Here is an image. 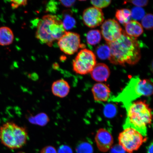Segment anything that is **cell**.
Returning <instances> with one entry per match:
<instances>
[{
    "label": "cell",
    "instance_id": "4",
    "mask_svg": "<svg viewBox=\"0 0 153 153\" xmlns=\"http://www.w3.org/2000/svg\"><path fill=\"white\" fill-rule=\"evenodd\" d=\"M36 37L40 42L52 47L53 43L58 41L66 30L62 20L56 15H45L38 22Z\"/></svg>",
    "mask_w": 153,
    "mask_h": 153
},
{
    "label": "cell",
    "instance_id": "25",
    "mask_svg": "<svg viewBox=\"0 0 153 153\" xmlns=\"http://www.w3.org/2000/svg\"><path fill=\"white\" fill-rule=\"evenodd\" d=\"M117 112L116 107L112 104H108L105 107L104 114L105 116L112 118L115 115Z\"/></svg>",
    "mask_w": 153,
    "mask_h": 153
},
{
    "label": "cell",
    "instance_id": "23",
    "mask_svg": "<svg viewBox=\"0 0 153 153\" xmlns=\"http://www.w3.org/2000/svg\"><path fill=\"white\" fill-rule=\"evenodd\" d=\"M77 153H93L92 146L89 143L83 142L78 145L76 149Z\"/></svg>",
    "mask_w": 153,
    "mask_h": 153
},
{
    "label": "cell",
    "instance_id": "21",
    "mask_svg": "<svg viewBox=\"0 0 153 153\" xmlns=\"http://www.w3.org/2000/svg\"><path fill=\"white\" fill-rule=\"evenodd\" d=\"M96 53L97 56L101 60L108 59L111 55L110 48L108 45H100L97 48Z\"/></svg>",
    "mask_w": 153,
    "mask_h": 153
},
{
    "label": "cell",
    "instance_id": "26",
    "mask_svg": "<svg viewBox=\"0 0 153 153\" xmlns=\"http://www.w3.org/2000/svg\"><path fill=\"white\" fill-rule=\"evenodd\" d=\"M111 1L110 0L91 1V2L94 7L99 9L105 8L109 5Z\"/></svg>",
    "mask_w": 153,
    "mask_h": 153
},
{
    "label": "cell",
    "instance_id": "24",
    "mask_svg": "<svg viewBox=\"0 0 153 153\" xmlns=\"http://www.w3.org/2000/svg\"><path fill=\"white\" fill-rule=\"evenodd\" d=\"M153 18L152 14H148L145 15L142 19V26L146 30H152L153 27Z\"/></svg>",
    "mask_w": 153,
    "mask_h": 153
},
{
    "label": "cell",
    "instance_id": "7",
    "mask_svg": "<svg viewBox=\"0 0 153 153\" xmlns=\"http://www.w3.org/2000/svg\"><path fill=\"white\" fill-rule=\"evenodd\" d=\"M97 64L94 53L88 49L82 50L73 61V68L76 74L85 75L90 73Z\"/></svg>",
    "mask_w": 153,
    "mask_h": 153
},
{
    "label": "cell",
    "instance_id": "8",
    "mask_svg": "<svg viewBox=\"0 0 153 153\" xmlns=\"http://www.w3.org/2000/svg\"><path fill=\"white\" fill-rule=\"evenodd\" d=\"M61 51L65 54L72 55L78 51L80 48L85 45L81 44L79 34L71 32L66 31L57 42Z\"/></svg>",
    "mask_w": 153,
    "mask_h": 153
},
{
    "label": "cell",
    "instance_id": "20",
    "mask_svg": "<svg viewBox=\"0 0 153 153\" xmlns=\"http://www.w3.org/2000/svg\"><path fill=\"white\" fill-rule=\"evenodd\" d=\"M30 121L32 123L37 124L41 126L46 125L49 121V117L46 114L42 113L37 115L34 117L29 118Z\"/></svg>",
    "mask_w": 153,
    "mask_h": 153
},
{
    "label": "cell",
    "instance_id": "10",
    "mask_svg": "<svg viewBox=\"0 0 153 153\" xmlns=\"http://www.w3.org/2000/svg\"><path fill=\"white\" fill-rule=\"evenodd\" d=\"M104 14L101 9L94 7L85 10L83 13V20L85 25L90 28L100 26L104 22Z\"/></svg>",
    "mask_w": 153,
    "mask_h": 153
},
{
    "label": "cell",
    "instance_id": "16",
    "mask_svg": "<svg viewBox=\"0 0 153 153\" xmlns=\"http://www.w3.org/2000/svg\"><path fill=\"white\" fill-rule=\"evenodd\" d=\"M14 33L10 28L6 26L0 27V45H11L14 41Z\"/></svg>",
    "mask_w": 153,
    "mask_h": 153
},
{
    "label": "cell",
    "instance_id": "28",
    "mask_svg": "<svg viewBox=\"0 0 153 153\" xmlns=\"http://www.w3.org/2000/svg\"><path fill=\"white\" fill-rule=\"evenodd\" d=\"M128 2L131 3L137 7H143L146 6L148 5L149 1L146 0H141V1H127Z\"/></svg>",
    "mask_w": 153,
    "mask_h": 153
},
{
    "label": "cell",
    "instance_id": "3",
    "mask_svg": "<svg viewBox=\"0 0 153 153\" xmlns=\"http://www.w3.org/2000/svg\"><path fill=\"white\" fill-rule=\"evenodd\" d=\"M153 93L152 80L141 79L138 76L131 78L121 92L113 97L111 101L121 103L125 108L142 96L150 97Z\"/></svg>",
    "mask_w": 153,
    "mask_h": 153
},
{
    "label": "cell",
    "instance_id": "14",
    "mask_svg": "<svg viewBox=\"0 0 153 153\" xmlns=\"http://www.w3.org/2000/svg\"><path fill=\"white\" fill-rule=\"evenodd\" d=\"M70 88L68 82L64 79H60L53 82L51 85V91L55 96L63 98L68 95Z\"/></svg>",
    "mask_w": 153,
    "mask_h": 153
},
{
    "label": "cell",
    "instance_id": "17",
    "mask_svg": "<svg viewBox=\"0 0 153 153\" xmlns=\"http://www.w3.org/2000/svg\"><path fill=\"white\" fill-rule=\"evenodd\" d=\"M62 17V22L65 30H71L76 26V20L72 16L71 11L68 10L63 11Z\"/></svg>",
    "mask_w": 153,
    "mask_h": 153
},
{
    "label": "cell",
    "instance_id": "19",
    "mask_svg": "<svg viewBox=\"0 0 153 153\" xmlns=\"http://www.w3.org/2000/svg\"><path fill=\"white\" fill-rule=\"evenodd\" d=\"M87 43L91 45H95L100 42L101 39V34L98 30H90L87 33Z\"/></svg>",
    "mask_w": 153,
    "mask_h": 153
},
{
    "label": "cell",
    "instance_id": "1",
    "mask_svg": "<svg viewBox=\"0 0 153 153\" xmlns=\"http://www.w3.org/2000/svg\"><path fill=\"white\" fill-rule=\"evenodd\" d=\"M111 55L108 60L112 64L124 66L126 64L135 65L141 57L140 48L136 38L128 35L123 30L120 37L116 41L107 43Z\"/></svg>",
    "mask_w": 153,
    "mask_h": 153
},
{
    "label": "cell",
    "instance_id": "27",
    "mask_svg": "<svg viewBox=\"0 0 153 153\" xmlns=\"http://www.w3.org/2000/svg\"><path fill=\"white\" fill-rule=\"evenodd\" d=\"M11 7L13 9L18 8L22 6H25L27 4V1L26 0L23 1H11Z\"/></svg>",
    "mask_w": 153,
    "mask_h": 153
},
{
    "label": "cell",
    "instance_id": "18",
    "mask_svg": "<svg viewBox=\"0 0 153 153\" xmlns=\"http://www.w3.org/2000/svg\"><path fill=\"white\" fill-rule=\"evenodd\" d=\"M115 16L120 23L125 25L131 20V11L128 9H118L116 11Z\"/></svg>",
    "mask_w": 153,
    "mask_h": 153
},
{
    "label": "cell",
    "instance_id": "34",
    "mask_svg": "<svg viewBox=\"0 0 153 153\" xmlns=\"http://www.w3.org/2000/svg\"><path fill=\"white\" fill-rule=\"evenodd\" d=\"M25 153L24 152H19L18 153Z\"/></svg>",
    "mask_w": 153,
    "mask_h": 153
},
{
    "label": "cell",
    "instance_id": "9",
    "mask_svg": "<svg viewBox=\"0 0 153 153\" xmlns=\"http://www.w3.org/2000/svg\"><path fill=\"white\" fill-rule=\"evenodd\" d=\"M122 31L121 26L114 19L105 21L101 26V34L107 43L116 41L121 36Z\"/></svg>",
    "mask_w": 153,
    "mask_h": 153
},
{
    "label": "cell",
    "instance_id": "33",
    "mask_svg": "<svg viewBox=\"0 0 153 153\" xmlns=\"http://www.w3.org/2000/svg\"><path fill=\"white\" fill-rule=\"evenodd\" d=\"M147 153H153V143H150L147 149Z\"/></svg>",
    "mask_w": 153,
    "mask_h": 153
},
{
    "label": "cell",
    "instance_id": "5",
    "mask_svg": "<svg viewBox=\"0 0 153 153\" xmlns=\"http://www.w3.org/2000/svg\"><path fill=\"white\" fill-rule=\"evenodd\" d=\"M28 139L27 130L13 122H7L0 127V140L11 149H19L25 146Z\"/></svg>",
    "mask_w": 153,
    "mask_h": 153
},
{
    "label": "cell",
    "instance_id": "13",
    "mask_svg": "<svg viewBox=\"0 0 153 153\" xmlns=\"http://www.w3.org/2000/svg\"><path fill=\"white\" fill-rule=\"evenodd\" d=\"M90 73L94 80L101 83L108 80L110 76V71L106 65L99 63L95 65Z\"/></svg>",
    "mask_w": 153,
    "mask_h": 153
},
{
    "label": "cell",
    "instance_id": "12",
    "mask_svg": "<svg viewBox=\"0 0 153 153\" xmlns=\"http://www.w3.org/2000/svg\"><path fill=\"white\" fill-rule=\"evenodd\" d=\"M94 99L97 102H106L110 99L111 91L106 84L102 83H96L91 89Z\"/></svg>",
    "mask_w": 153,
    "mask_h": 153
},
{
    "label": "cell",
    "instance_id": "29",
    "mask_svg": "<svg viewBox=\"0 0 153 153\" xmlns=\"http://www.w3.org/2000/svg\"><path fill=\"white\" fill-rule=\"evenodd\" d=\"M56 149L52 146H47L42 149L40 153H57Z\"/></svg>",
    "mask_w": 153,
    "mask_h": 153
},
{
    "label": "cell",
    "instance_id": "11",
    "mask_svg": "<svg viewBox=\"0 0 153 153\" xmlns=\"http://www.w3.org/2000/svg\"><path fill=\"white\" fill-rule=\"evenodd\" d=\"M95 141L99 150L102 152H106L112 148L114 139L109 132L106 129L100 128L97 132Z\"/></svg>",
    "mask_w": 153,
    "mask_h": 153
},
{
    "label": "cell",
    "instance_id": "6",
    "mask_svg": "<svg viewBox=\"0 0 153 153\" xmlns=\"http://www.w3.org/2000/svg\"><path fill=\"white\" fill-rule=\"evenodd\" d=\"M118 140L119 145L126 152L132 153L138 150L147 138L136 130L128 128L120 133Z\"/></svg>",
    "mask_w": 153,
    "mask_h": 153
},
{
    "label": "cell",
    "instance_id": "31",
    "mask_svg": "<svg viewBox=\"0 0 153 153\" xmlns=\"http://www.w3.org/2000/svg\"><path fill=\"white\" fill-rule=\"evenodd\" d=\"M110 153H126V151L119 144L112 147L111 149Z\"/></svg>",
    "mask_w": 153,
    "mask_h": 153
},
{
    "label": "cell",
    "instance_id": "32",
    "mask_svg": "<svg viewBox=\"0 0 153 153\" xmlns=\"http://www.w3.org/2000/svg\"><path fill=\"white\" fill-rule=\"evenodd\" d=\"M60 2L64 7H71L75 3V1H60Z\"/></svg>",
    "mask_w": 153,
    "mask_h": 153
},
{
    "label": "cell",
    "instance_id": "15",
    "mask_svg": "<svg viewBox=\"0 0 153 153\" xmlns=\"http://www.w3.org/2000/svg\"><path fill=\"white\" fill-rule=\"evenodd\" d=\"M124 26L126 33L130 37L136 38L139 37L143 33V27L137 21H130Z\"/></svg>",
    "mask_w": 153,
    "mask_h": 153
},
{
    "label": "cell",
    "instance_id": "2",
    "mask_svg": "<svg viewBox=\"0 0 153 153\" xmlns=\"http://www.w3.org/2000/svg\"><path fill=\"white\" fill-rule=\"evenodd\" d=\"M127 118L123 124L124 129L131 128L146 137L148 128L151 125L152 111L144 101H134L126 107Z\"/></svg>",
    "mask_w": 153,
    "mask_h": 153
},
{
    "label": "cell",
    "instance_id": "30",
    "mask_svg": "<svg viewBox=\"0 0 153 153\" xmlns=\"http://www.w3.org/2000/svg\"><path fill=\"white\" fill-rule=\"evenodd\" d=\"M57 153H73L70 147L66 145H62L59 147Z\"/></svg>",
    "mask_w": 153,
    "mask_h": 153
},
{
    "label": "cell",
    "instance_id": "22",
    "mask_svg": "<svg viewBox=\"0 0 153 153\" xmlns=\"http://www.w3.org/2000/svg\"><path fill=\"white\" fill-rule=\"evenodd\" d=\"M131 12V17L135 20H141L145 16V12L144 10L141 7H134L132 9Z\"/></svg>",
    "mask_w": 153,
    "mask_h": 153
}]
</instances>
